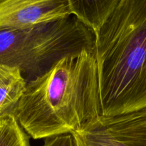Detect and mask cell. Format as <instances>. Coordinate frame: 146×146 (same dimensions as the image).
I'll use <instances>...</instances> for the list:
<instances>
[{
	"mask_svg": "<svg viewBox=\"0 0 146 146\" xmlns=\"http://www.w3.org/2000/svg\"><path fill=\"white\" fill-rule=\"evenodd\" d=\"M95 34L74 15L0 31V64L16 67L27 83L66 56L94 50Z\"/></svg>",
	"mask_w": 146,
	"mask_h": 146,
	"instance_id": "cell-3",
	"label": "cell"
},
{
	"mask_svg": "<svg viewBox=\"0 0 146 146\" xmlns=\"http://www.w3.org/2000/svg\"><path fill=\"white\" fill-rule=\"evenodd\" d=\"M43 146H76V145L72 134L66 133L46 138Z\"/></svg>",
	"mask_w": 146,
	"mask_h": 146,
	"instance_id": "cell-9",
	"label": "cell"
},
{
	"mask_svg": "<svg viewBox=\"0 0 146 146\" xmlns=\"http://www.w3.org/2000/svg\"><path fill=\"white\" fill-rule=\"evenodd\" d=\"M0 146H30L29 136L12 115L0 119Z\"/></svg>",
	"mask_w": 146,
	"mask_h": 146,
	"instance_id": "cell-8",
	"label": "cell"
},
{
	"mask_svg": "<svg viewBox=\"0 0 146 146\" xmlns=\"http://www.w3.org/2000/svg\"><path fill=\"white\" fill-rule=\"evenodd\" d=\"M94 34L102 116L146 108V0H121Z\"/></svg>",
	"mask_w": 146,
	"mask_h": 146,
	"instance_id": "cell-2",
	"label": "cell"
},
{
	"mask_svg": "<svg viewBox=\"0 0 146 146\" xmlns=\"http://www.w3.org/2000/svg\"><path fill=\"white\" fill-rule=\"evenodd\" d=\"M71 15L68 0H0V31Z\"/></svg>",
	"mask_w": 146,
	"mask_h": 146,
	"instance_id": "cell-5",
	"label": "cell"
},
{
	"mask_svg": "<svg viewBox=\"0 0 146 146\" xmlns=\"http://www.w3.org/2000/svg\"><path fill=\"white\" fill-rule=\"evenodd\" d=\"M121 0H68L71 14L95 32Z\"/></svg>",
	"mask_w": 146,
	"mask_h": 146,
	"instance_id": "cell-7",
	"label": "cell"
},
{
	"mask_svg": "<svg viewBox=\"0 0 146 146\" xmlns=\"http://www.w3.org/2000/svg\"><path fill=\"white\" fill-rule=\"evenodd\" d=\"M72 135L76 146H146V108L102 116L93 128Z\"/></svg>",
	"mask_w": 146,
	"mask_h": 146,
	"instance_id": "cell-4",
	"label": "cell"
},
{
	"mask_svg": "<svg viewBox=\"0 0 146 146\" xmlns=\"http://www.w3.org/2000/svg\"><path fill=\"white\" fill-rule=\"evenodd\" d=\"M10 115L36 140L92 128L102 117L94 50L66 56L29 81Z\"/></svg>",
	"mask_w": 146,
	"mask_h": 146,
	"instance_id": "cell-1",
	"label": "cell"
},
{
	"mask_svg": "<svg viewBox=\"0 0 146 146\" xmlns=\"http://www.w3.org/2000/svg\"><path fill=\"white\" fill-rule=\"evenodd\" d=\"M27 84L19 68L0 64V119L11 114L21 99Z\"/></svg>",
	"mask_w": 146,
	"mask_h": 146,
	"instance_id": "cell-6",
	"label": "cell"
}]
</instances>
